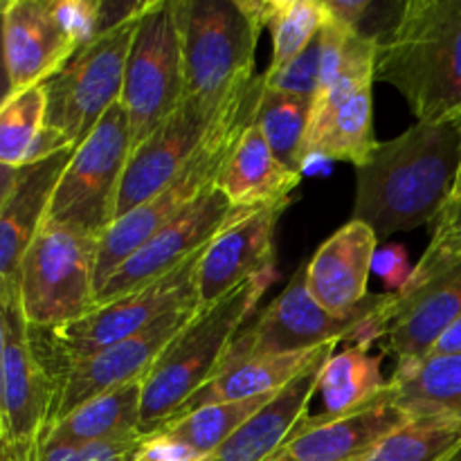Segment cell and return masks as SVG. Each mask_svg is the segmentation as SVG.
<instances>
[{
	"instance_id": "obj_1",
	"label": "cell",
	"mask_w": 461,
	"mask_h": 461,
	"mask_svg": "<svg viewBox=\"0 0 461 461\" xmlns=\"http://www.w3.org/2000/svg\"><path fill=\"white\" fill-rule=\"evenodd\" d=\"M461 171V111L421 120L378 142L356 167L354 219L378 241L435 223L453 198Z\"/></svg>"
},
{
	"instance_id": "obj_18",
	"label": "cell",
	"mask_w": 461,
	"mask_h": 461,
	"mask_svg": "<svg viewBox=\"0 0 461 461\" xmlns=\"http://www.w3.org/2000/svg\"><path fill=\"white\" fill-rule=\"evenodd\" d=\"M374 75L340 77L318 90L304 140V165L320 156L363 165L378 147L374 135Z\"/></svg>"
},
{
	"instance_id": "obj_3",
	"label": "cell",
	"mask_w": 461,
	"mask_h": 461,
	"mask_svg": "<svg viewBox=\"0 0 461 461\" xmlns=\"http://www.w3.org/2000/svg\"><path fill=\"white\" fill-rule=\"evenodd\" d=\"M261 88H264V77H255L234 88L216 108L201 144L185 169L158 196L131 210L106 230V234L99 239L97 275H95L97 291L117 266L124 264L153 234L196 205L198 198L214 187L241 133L255 122Z\"/></svg>"
},
{
	"instance_id": "obj_24",
	"label": "cell",
	"mask_w": 461,
	"mask_h": 461,
	"mask_svg": "<svg viewBox=\"0 0 461 461\" xmlns=\"http://www.w3.org/2000/svg\"><path fill=\"white\" fill-rule=\"evenodd\" d=\"M302 174L288 169L268 147L255 122L239 138L225 160L214 187L228 198L232 207L261 210V207L291 203L293 189L300 185Z\"/></svg>"
},
{
	"instance_id": "obj_2",
	"label": "cell",
	"mask_w": 461,
	"mask_h": 461,
	"mask_svg": "<svg viewBox=\"0 0 461 461\" xmlns=\"http://www.w3.org/2000/svg\"><path fill=\"white\" fill-rule=\"evenodd\" d=\"M374 79L394 86L417 120L461 111V0H410L378 39Z\"/></svg>"
},
{
	"instance_id": "obj_41",
	"label": "cell",
	"mask_w": 461,
	"mask_h": 461,
	"mask_svg": "<svg viewBox=\"0 0 461 461\" xmlns=\"http://www.w3.org/2000/svg\"><path fill=\"white\" fill-rule=\"evenodd\" d=\"M444 212H453V214H461V171H459L457 187H455L453 198H450V203H448V205H446Z\"/></svg>"
},
{
	"instance_id": "obj_11",
	"label": "cell",
	"mask_w": 461,
	"mask_h": 461,
	"mask_svg": "<svg viewBox=\"0 0 461 461\" xmlns=\"http://www.w3.org/2000/svg\"><path fill=\"white\" fill-rule=\"evenodd\" d=\"M131 151L129 117L120 99L93 133L75 147L45 221L102 239L117 219V198Z\"/></svg>"
},
{
	"instance_id": "obj_14",
	"label": "cell",
	"mask_w": 461,
	"mask_h": 461,
	"mask_svg": "<svg viewBox=\"0 0 461 461\" xmlns=\"http://www.w3.org/2000/svg\"><path fill=\"white\" fill-rule=\"evenodd\" d=\"M234 212L237 207L230 205L228 198L212 187L198 198L196 205L153 234L142 248H138L124 264L108 275L97 291V304H106L126 293L149 286L187 264L230 223Z\"/></svg>"
},
{
	"instance_id": "obj_22",
	"label": "cell",
	"mask_w": 461,
	"mask_h": 461,
	"mask_svg": "<svg viewBox=\"0 0 461 461\" xmlns=\"http://www.w3.org/2000/svg\"><path fill=\"white\" fill-rule=\"evenodd\" d=\"M399 295V311L383 338V354L396 365L426 358L441 333L461 315V264Z\"/></svg>"
},
{
	"instance_id": "obj_30",
	"label": "cell",
	"mask_w": 461,
	"mask_h": 461,
	"mask_svg": "<svg viewBox=\"0 0 461 461\" xmlns=\"http://www.w3.org/2000/svg\"><path fill=\"white\" fill-rule=\"evenodd\" d=\"M313 99L295 97L264 84L255 113V126L261 131L268 147L288 169L302 174L304 169V140L311 122Z\"/></svg>"
},
{
	"instance_id": "obj_4",
	"label": "cell",
	"mask_w": 461,
	"mask_h": 461,
	"mask_svg": "<svg viewBox=\"0 0 461 461\" xmlns=\"http://www.w3.org/2000/svg\"><path fill=\"white\" fill-rule=\"evenodd\" d=\"M273 282L275 268L257 275L216 304L198 309L180 329L142 383V437L160 430L210 383Z\"/></svg>"
},
{
	"instance_id": "obj_17",
	"label": "cell",
	"mask_w": 461,
	"mask_h": 461,
	"mask_svg": "<svg viewBox=\"0 0 461 461\" xmlns=\"http://www.w3.org/2000/svg\"><path fill=\"white\" fill-rule=\"evenodd\" d=\"M214 113L196 99L185 97L180 106L131 151L117 198V219L158 196L185 169Z\"/></svg>"
},
{
	"instance_id": "obj_27",
	"label": "cell",
	"mask_w": 461,
	"mask_h": 461,
	"mask_svg": "<svg viewBox=\"0 0 461 461\" xmlns=\"http://www.w3.org/2000/svg\"><path fill=\"white\" fill-rule=\"evenodd\" d=\"M142 383L133 381L99 394L52 423L41 437L45 441H104L142 437Z\"/></svg>"
},
{
	"instance_id": "obj_34",
	"label": "cell",
	"mask_w": 461,
	"mask_h": 461,
	"mask_svg": "<svg viewBox=\"0 0 461 461\" xmlns=\"http://www.w3.org/2000/svg\"><path fill=\"white\" fill-rule=\"evenodd\" d=\"M457 264H461V214L441 212L439 219L435 221V234H432L426 252L412 268V273L408 275L399 293L414 291V288L423 286L428 279Z\"/></svg>"
},
{
	"instance_id": "obj_7",
	"label": "cell",
	"mask_w": 461,
	"mask_h": 461,
	"mask_svg": "<svg viewBox=\"0 0 461 461\" xmlns=\"http://www.w3.org/2000/svg\"><path fill=\"white\" fill-rule=\"evenodd\" d=\"M201 255L203 250L149 286L126 293L106 304H97L75 322L50 329L30 327L32 347L45 374L81 363L106 347L135 336L169 311L185 306L198 309L196 268Z\"/></svg>"
},
{
	"instance_id": "obj_25",
	"label": "cell",
	"mask_w": 461,
	"mask_h": 461,
	"mask_svg": "<svg viewBox=\"0 0 461 461\" xmlns=\"http://www.w3.org/2000/svg\"><path fill=\"white\" fill-rule=\"evenodd\" d=\"M336 349V342L318 347L313 351H300V354L284 356H250V358L223 360L216 369L214 376L207 385H203L183 408L176 412L180 414L194 412L198 408L214 403H230V401H246L255 396L270 394L291 383L297 374L322 358L324 354H331Z\"/></svg>"
},
{
	"instance_id": "obj_13",
	"label": "cell",
	"mask_w": 461,
	"mask_h": 461,
	"mask_svg": "<svg viewBox=\"0 0 461 461\" xmlns=\"http://www.w3.org/2000/svg\"><path fill=\"white\" fill-rule=\"evenodd\" d=\"M5 354L0 363V426L18 461L34 459L48 426L50 378L34 354L18 293L0 297Z\"/></svg>"
},
{
	"instance_id": "obj_42",
	"label": "cell",
	"mask_w": 461,
	"mask_h": 461,
	"mask_svg": "<svg viewBox=\"0 0 461 461\" xmlns=\"http://www.w3.org/2000/svg\"><path fill=\"white\" fill-rule=\"evenodd\" d=\"M3 354H5V315H3V306H0V363H3Z\"/></svg>"
},
{
	"instance_id": "obj_43",
	"label": "cell",
	"mask_w": 461,
	"mask_h": 461,
	"mask_svg": "<svg viewBox=\"0 0 461 461\" xmlns=\"http://www.w3.org/2000/svg\"><path fill=\"white\" fill-rule=\"evenodd\" d=\"M9 0H0V14H5V9H7Z\"/></svg>"
},
{
	"instance_id": "obj_33",
	"label": "cell",
	"mask_w": 461,
	"mask_h": 461,
	"mask_svg": "<svg viewBox=\"0 0 461 461\" xmlns=\"http://www.w3.org/2000/svg\"><path fill=\"white\" fill-rule=\"evenodd\" d=\"M327 18L322 0H266V27L273 34V61L268 70H279L300 57Z\"/></svg>"
},
{
	"instance_id": "obj_16",
	"label": "cell",
	"mask_w": 461,
	"mask_h": 461,
	"mask_svg": "<svg viewBox=\"0 0 461 461\" xmlns=\"http://www.w3.org/2000/svg\"><path fill=\"white\" fill-rule=\"evenodd\" d=\"M408 421V412L394 403L385 385L363 408L342 417L306 414L268 461H360Z\"/></svg>"
},
{
	"instance_id": "obj_12",
	"label": "cell",
	"mask_w": 461,
	"mask_h": 461,
	"mask_svg": "<svg viewBox=\"0 0 461 461\" xmlns=\"http://www.w3.org/2000/svg\"><path fill=\"white\" fill-rule=\"evenodd\" d=\"M196 311V306L169 311L135 336L106 347L104 351L81 360V363L48 372L50 394L52 396H50V414L45 430L52 423L68 417L72 410L84 405L86 401L117 390L122 385H129L133 381H144L156 365L158 356L178 336L180 329L194 318Z\"/></svg>"
},
{
	"instance_id": "obj_31",
	"label": "cell",
	"mask_w": 461,
	"mask_h": 461,
	"mask_svg": "<svg viewBox=\"0 0 461 461\" xmlns=\"http://www.w3.org/2000/svg\"><path fill=\"white\" fill-rule=\"evenodd\" d=\"M273 396H255V399L246 401H230V403H214L198 408L194 412L180 414L167 421L160 428V432L174 437L180 444L192 448L194 453L201 455L203 459L212 457L266 401ZM158 432V430H156Z\"/></svg>"
},
{
	"instance_id": "obj_39",
	"label": "cell",
	"mask_w": 461,
	"mask_h": 461,
	"mask_svg": "<svg viewBox=\"0 0 461 461\" xmlns=\"http://www.w3.org/2000/svg\"><path fill=\"white\" fill-rule=\"evenodd\" d=\"M18 171H21V169H12V167H0V207H3L5 198L9 196V192H12L14 183H16V178H18Z\"/></svg>"
},
{
	"instance_id": "obj_21",
	"label": "cell",
	"mask_w": 461,
	"mask_h": 461,
	"mask_svg": "<svg viewBox=\"0 0 461 461\" xmlns=\"http://www.w3.org/2000/svg\"><path fill=\"white\" fill-rule=\"evenodd\" d=\"M3 39L16 93L45 84L77 52L54 16L52 0H9L3 14Z\"/></svg>"
},
{
	"instance_id": "obj_44",
	"label": "cell",
	"mask_w": 461,
	"mask_h": 461,
	"mask_svg": "<svg viewBox=\"0 0 461 461\" xmlns=\"http://www.w3.org/2000/svg\"><path fill=\"white\" fill-rule=\"evenodd\" d=\"M455 461H461V448H459V453L455 455Z\"/></svg>"
},
{
	"instance_id": "obj_28",
	"label": "cell",
	"mask_w": 461,
	"mask_h": 461,
	"mask_svg": "<svg viewBox=\"0 0 461 461\" xmlns=\"http://www.w3.org/2000/svg\"><path fill=\"white\" fill-rule=\"evenodd\" d=\"M43 84L14 93L0 108V167L23 169L70 144L48 129Z\"/></svg>"
},
{
	"instance_id": "obj_23",
	"label": "cell",
	"mask_w": 461,
	"mask_h": 461,
	"mask_svg": "<svg viewBox=\"0 0 461 461\" xmlns=\"http://www.w3.org/2000/svg\"><path fill=\"white\" fill-rule=\"evenodd\" d=\"M331 356L333 351L324 354L291 383L273 392V396L207 461H268L273 457L309 414L306 410L318 392L322 365Z\"/></svg>"
},
{
	"instance_id": "obj_32",
	"label": "cell",
	"mask_w": 461,
	"mask_h": 461,
	"mask_svg": "<svg viewBox=\"0 0 461 461\" xmlns=\"http://www.w3.org/2000/svg\"><path fill=\"white\" fill-rule=\"evenodd\" d=\"M461 423L446 417H412L360 461H455Z\"/></svg>"
},
{
	"instance_id": "obj_26",
	"label": "cell",
	"mask_w": 461,
	"mask_h": 461,
	"mask_svg": "<svg viewBox=\"0 0 461 461\" xmlns=\"http://www.w3.org/2000/svg\"><path fill=\"white\" fill-rule=\"evenodd\" d=\"M387 387L410 419L446 417L461 423V354L399 363Z\"/></svg>"
},
{
	"instance_id": "obj_19",
	"label": "cell",
	"mask_w": 461,
	"mask_h": 461,
	"mask_svg": "<svg viewBox=\"0 0 461 461\" xmlns=\"http://www.w3.org/2000/svg\"><path fill=\"white\" fill-rule=\"evenodd\" d=\"M75 147H63L18 171L0 207V297L18 293V273L32 241L48 219L50 203Z\"/></svg>"
},
{
	"instance_id": "obj_37",
	"label": "cell",
	"mask_w": 461,
	"mask_h": 461,
	"mask_svg": "<svg viewBox=\"0 0 461 461\" xmlns=\"http://www.w3.org/2000/svg\"><path fill=\"white\" fill-rule=\"evenodd\" d=\"M133 461H205L192 448L180 444L174 437L165 435V432H151V435L142 437L138 453Z\"/></svg>"
},
{
	"instance_id": "obj_20",
	"label": "cell",
	"mask_w": 461,
	"mask_h": 461,
	"mask_svg": "<svg viewBox=\"0 0 461 461\" xmlns=\"http://www.w3.org/2000/svg\"><path fill=\"white\" fill-rule=\"evenodd\" d=\"M378 239L363 221L351 219L331 234L306 264L309 291L329 313L345 318L367 304V284Z\"/></svg>"
},
{
	"instance_id": "obj_45",
	"label": "cell",
	"mask_w": 461,
	"mask_h": 461,
	"mask_svg": "<svg viewBox=\"0 0 461 461\" xmlns=\"http://www.w3.org/2000/svg\"><path fill=\"white\" fill-rule=\"evenodd\" d=\"M205 461H207V459H205Z\"/></svg>"
},
{
	"instance_id": "obj_29",
	"label": "cell",
	"mask_w": 461,
	"mask_h": 461,
	"mask_svg": "<svg viewBox=\"0 0 461 461\" xmlns=\"http://www.w3.org/2000/svg\"><path fill=\"white\" fill-rule=\"evenodd\" d=\"M383 356L372 354V345H351L333 354L322 365L318 392L324 401V419H336L363 408L387 381L383 378Z\"/></svg>"
},
{
	"instance_id": "obj_40",
	"label": "cell",
	"mask_w": 461,
	"mask_h": 461,
	"mask_svg": "<svg viewBox=\"0 0 461 461\" xmlns=\"http://www.w3.org/2000/svg\"><path fill=\"white\" fill-rule=\"evenodd\" d=\"M0 461H18L16 455H14L12 446H9L7 437H5L3 426H0Z\"/></svg>"
},
{
	"instance_id": "obj_8",
	"label": "cell",
	"mask_w": 461,
	"mask_h": 461,
	"mask_svg": "<svg viewBox=\"0 0 461 461\" xmlns=\"http://www.w3.org/2000/svg\"><path fill=\"white\" fill-rule=\"evenodd\" d=\"M97 237L45 221L18 273V297L27 327H61L97 306Z\"/></svg>"
},
{
	"instance_id": "obj_35",
	"label": "cell",
	"mask_w": 461,
	"mask_h": 461,
	"mask_svg": "<svg viewBox=\"0 0 461 461\" xmlns=\"http://www.w3.org/2000/svg\"><path fill=\"white\" fill-rule=\"evenodd\" d=\"M320 72H322V36H315L300 57L293 59L288 66L279 70H266L264 84L268 88L295 95V97L315 99L320 88Z\"/></svg>"
},
{
	"instance_id": "obj_9",
	"label": "cell",
	"mask_w": 461,
	"mask_h": 461,
	"mask_svg": "<svg viewBox=\"0 0 461 461\" xmlns=\"http://www.w3.org/2000/svg\"><path fill=\"white\" fill-rule=\"evenodd\" d=\"M140 14L77 50L66 66L43 84L48 129L70 147H79L122 99L126 61Z\"/></svg>"
},
{
	"instance_id": "obj_38",
	"label": "cell",
	"mask_w": 461,
	"mask_h": 461,
	"mask_svg": "<svg viewBox=\"0 0 461 461\" xmlns=\"http://www.w3.org/2000/svg\"><path fill=\"white\" fill-rule=\"evenodd\" d=\"M16 93L12 84V75L7 68V57H5V39H3V14H0V108L12 99Z\"/></svg>"
},
{
	"instance_id": "obj_15",
	"label": "cell",
	"mask_w": 461,
	"mask_h": 461,
	"mask_svg": "<svg viewBox=\"0 0 461 461\" xmlns=\"http://www.w3.org/2000/svg\"><path fill=\"white\" fill-rule=\"evenodd\" d=\"M286 207L288 203L261 210L237 207L198 259V309L216 304L241 284L275 268V230Z\"/></svg>"
},
{
	"instance_id": "obj_10",
	"label": "cell",
	"mask_w": 461,
	"mask_h": 461,
	"mask_svg": "<svg viewBox=\"0 0 461 461\" xmlns=\"http://www.w3.org/2000/svg\"><path fill=\"white\" fill-rule=\"evenodd\" d=\"M183 99L185 57L178 0H153L144 5L138 18L122 90L131 147L142 144Z\"/></svg>"
},
{
	"instance_id": "obj_36",
	"label": "cell",
	"mask_w": 461,
	"mask_h": 461,
	"mask_svg": "<svg viewBox=\"0 0 461 461\" xmlns=\"http://www.w3.org/2000/svg\"><path fill=\"white\" fill-rule=\"evenodd\" d=\"M142 437L104 441H45L32 461H133Z\"/></svg>"
},
{
	"instance_id": "obj_5",
	"label": "cell",
	"mask_w": 461,
	"mask_h": 461,
	"mask_svg": "<svg viewBox=\"0 0 461 461\" xmlns=\"http://www.w3.org/2000/svg\"><path fill=\"white\" fill-rule=\"evenodd\" d=\"M399 311V295H372L356 313L338 318L329 313L309 291L306 266H300L286 288L261 311L250 327L234 338L223 360L250 356H284L313 351L331 342L349 340L354 345H374L390 331Z\"/></svg>"
},
{
	"instance_id": "obj_6",
	"label": "cell",
	"mask_w": 461,
	"mask_h": 461,
	"mask_svg": "<svg viewBox=\"0 0 461 461\" xmlns=\"http://www.w3.org/2000/svg\"><path fill=\"white\" fill-rule=\"evenodd\" d=\"M183 25L185 97L216 111L255 79V50L266 27L261 0H178Z\"/></svg>"
}]
</instances>
